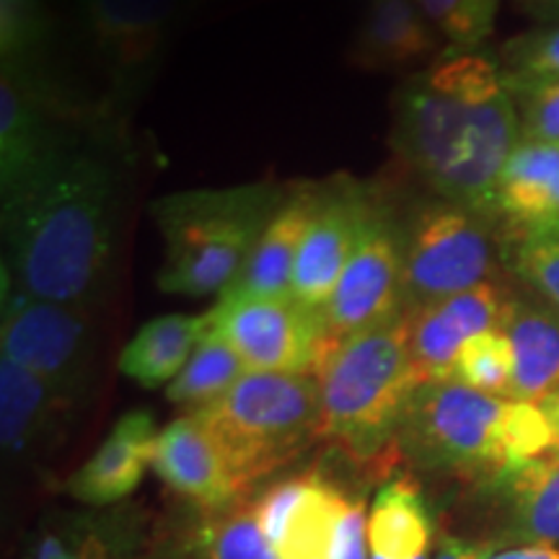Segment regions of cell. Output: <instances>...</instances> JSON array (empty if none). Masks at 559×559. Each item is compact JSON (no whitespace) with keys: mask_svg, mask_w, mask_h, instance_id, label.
I'll return each instance as SVG.
<instances>
[{"mask_svg":"<svg viewBox=\"0 0 559 559\" xmlns=\"http://www.w3.org/2000/svg\"><path fill=\"white\" fill-rule=\"evenodd\" d=\"M319 187L304 185L285 194L280 207L272 213L267 226L243 262L239 277L226 293L234 296H260V298H288L293 296V275L304 247L306 230L311 226L317 210ZM223 293V296H226ZM221 298V296H218Z\"/></svg>","mask_w":559,"mask_h":559,"instance_id":"obj_17","label":"cell"},{"mask_svg":"<svg viewBox=\"0 0 559 559\" xmlns=\"http://www.w3.org/2000/svg\"><path fill=\"white\" fill-rule=\"evenodd\" d=\"M485 559H559V549L544 547V544H523V547L495 551V555H487Z\"/></svg>","mask_w":559,"mask_h":559,"instance_id":"obj_37","label":"cell"},{"mask_svg":"<svg viewBox=\"0 0 559 559\" xmlns=\"http://www.w3.org/2000/svg\"><path fill=\"white\" fill-rule=\"evenodd\" d=\"M207 330L221 334L249 370L317 373L324 358L321 313L296 298L226 296L207 311Z\"/></svg>","mask_w":559,"mask_h":559,"instance_id":"obj_9","label":"cell"},{"mask_svg":"<svg viewBox=\"0 0 559 559\" xmlns=\"http://www.w3.org/2000/svg\"><path fill=\"white\" fill-rule=\"evenodd\" d=\"M349 506L353 500L337 485L309 474L272 485L254 513L277 559H332Z\"/></svg>","mask_w":559,"mask_h":559,"instance_id":"obj_13","label":"cell"},{"mask_svg":"<svg viewBox=\"0 0 559 559\" xmlns=\"http://www.w3.org/2000/svg\"><path fill=\"white\" fill-rule=\"evenodd\" d=\"M215 440L241 492L296 461L321 438L313 373L247 370L218 402L190 412Z\"/></svg>","mask_w":559,"mask_h":559,"instance_id":"obj_6","label":"cell"},{"mask_svg":"<svg viewBox=\"0 0 559 559\" xmlns=\"http://www.w3.org/2000/svg\"><path fill=\"white\" fill-rule=\"evenodd\" d=\"M143 531L130 508L50 513L26 539L21 559H138Z\"/></svg>","mask_w":559,"mask_h":559,"instance_id":"obj_18","label":"cell"},{"mask_svg":"<svg viewBox=\"0 0 559 559\" xmlns=\"http://www.w3.org/2000/svg\"><path fill=\"white\" fill-rule=\"evenodd\" d=\"M321 438L355 461L396 443L404 412L423 386L409 358V311L342 340L317 368Z\"/></svg>","mask_w":559,"mask_h":559,"instance_id":"obj_4","label":"cell"},{"mask_svg":"<svg viewBox=\"0 0 559 559\" xmlns=\"http://www.w3.org/2000/svg\"><path fill=\"white\" fill-rule=\"evenodd\" d=\"M500 66L510 79H559V24L506 41Z\"/></svg>","mask_w":559,"mask_h":559,"instance_id":"obj_34","label":"cell"},{"mask_svg":"<svg viewBox=\"0 0 559 559\" xmlns=\"http://www.w3.org/2000/svg\"><path fill=\"white\" fill-rule=\"evenodd\" d=\"M205 515L194 534L198 559H277L262 534L254 508L234 506Z\"/></svg>","mask_w":559,"mask_h":559,"instance_id":"obj_30","label":"cell"},{"mask_svg":"<svg viewBox=\"0 0 559 559\" xmlns=\"http://www.w3.org/2000/svg\"><path fill=\"white\" fill-rule=\"evenodd\" d=\"M370 559H379V557H373V555H370ZM430 559V557H428Z\"/></svg>","mask_w":559,"mask_h":559,"instance_id":"obj_40","label":"cell"},{"mask_svg":"<svg viewBox=\"0 0 559 559\" xmlns=\"http://www.w3.org/2000/svg\"><path fill=\"white\" fill-rule=\"evenodd\" d=\"M508 300L506 285L485 283L409 309V358L419 383L451 381L461 347L481 332L502 330Z\"/></svg>","mask_w":559,"mask_h":559,"instance_id":"obj_14","label":"cell"},{"mask_svg":"<svg viewBox=\"0 0 559 559\" xmlns=\"http://www.w3.org/2000/svg\"><path fill=\"white\" fill-rule=\"evenodd\" d=\"M0 73V198H9L39 169L62 135L47 117L34 75Z\"/></svg>","mask_w":559,"mask_h":559,"instance_id":"obj_19","label":"cell"},{"mask_svg":"<svg viewBox=\"0 0 559 559\" xmlns=\"http://www.w3.org/2000/svg\"><path fill=\"white\" fill-rule=\"evenodd\" d=\"M207 332L205 313H164L145 321L122 347L120 370L143 389L171 383Z\"/></svg>","mask_w":559,"mask_h":559,"instance_id":"obj_23","label":"cell"},{"mask_svg":"<svg viewBox=\"0 0 559 559\" xmlns=\"http://www.w3.org/2000/svg\"><path fill=\"white\" fill-rule=\"evenodd\" d=\"M555 218H559V145L521 140L500 177L498 223L523 226Z\"/></svg>","mask_w":559,"mask_h":559,"instance_id":"obj_24","label":"cell"},{"mask_svg":"<svg viewBox=\"0 0 559 559\" xmlns=\"http://www.w3.org/2000/svg\"><path fill=\"white\" fill-rule=\"evenodd\" d=\"M542 409L547 412L549 423H551V430H555V438H557V451L559 453V389L555 391V394H549L547 400L542 402Z\"/></svg>","mask_w":559,"mask_h":559,"instance_id":"obj_38","label":"cell"},{"mask_svg":"<svg viewBox=\"0 0 559 559\" xmlns=\"http://www.w3.org/2000/svg\"><path fill=\"white\" fill-rule=\"evenodd\" d=\"M396 443L423 469L492 481L557 451L542 404L489 396L456 381L423 383L415 391Z\"/></svg>","mask_w":559,"mask_h":559,"instance_id":"obj_3","label":"cell"},{"mask_svg":"<svg viewBox=\"0 0 559 559\" xmlns=\"http://www.w3.org/2000/svg\"><path fill=\"white\" fill-rule=\"evenodd\" d=\"M0 304V355L75 400L94 362L86 306L32 296L5 270Z\"/></svg>","mask_w":559,"mask_h":559,"instance_id":"obj_8","label":"cell"},{"mask_svg":"<svg viewBox=\"0 0 559 559\" xmlns=\"http://www.w3.org/2000/svg\"><path fill=\"white\" fill-rule=\"evenodd\" d=\"M500 226L502 262L510 275L559 311V218Z\"/></svg>","mask_w":559,"mask_h":559,"instance_id":"obj_27","label":"cell"},{"mask_svg":"<svg viewBox=\"0 0 559 559\" xmlns=\"http://www.w3.org/2000/svg\"><path fill=\"white\" fill-rule=\"evenodd\" d=\"M94 50L124 88L151 73L187 0H75Z\"/></svg>","mask_w":559,"mask_h":559,"instance_id":"obj_12","label":"cell"},{"mask_svg":"<svg viewBox=\"0 0 559 559\" xmlns=\"http://www.w3.org/2000/svg\"><path fill=\"white\" fill-rule=\"evenodd\" d=\"M70 407L73 396L0 355V440L9 456L32 459L50 449Z\"/></svg>","mask_w":559,"mask_h":559,"instance_id":"obj_20","label":"cell"},{"mask_svg":"<svg viewBox=\"0 0 559 559\" xmlns=\"http://www.w3.org/2000/svg\"><path fill=\"white\" fill-rule=\"evenodd\" d=\"M151 469L202 513L239 506L243 495L221 449L194 415L177 417L158 432Z\"/></svg>","mask_w":559,"mask_h":559,"instance_id":"obj_15","label":"cell"},{"mask_svg":"<svg viewBox=\"0 0 559 559\" xmlns=\"http://www.w3.org/2000/svg\"><path fill=\"white\" fill-rule=\"evenodd\" d=\"M247 370L239 353L221 334L207 330L181 373L166 386V400L187 412H198L218 402Z\"/></svg>","mask_w":559,"mask_h":559,"instance_id":"obj_28","label":"cell"},{"mask_svg":"<svg viewBox=\"0 0 559 559\" xmlns=\"http://www.w3.org/2000/svg\"><path fill=\"white\" fill-rule=\"evenodd\" d=\"M451 50H479L495 29L500 0H415Z\"/></svg>","mask_w":559,"mask_h":559,"instance_id":"obj_32","label":"cell"},{"mask_svg":"<svg viewBox=\"0 0 559 559\" xmlns=\"http://www.w3.org/2000/svg\"><path fill=\"white\" fill-rule=\"evenodd\" d=\"M156 419L151 412L135 409L122 415L99 449L68 479V495L88 508H111L140 487L153 466Z\"/></svg>","mask_w":559,"mask_h":559,"instance_id":"obj_16","label":"cell"},{"mask_svg":"<svg viewBox=\"0 0 559 559\" xmlns=\"http://www.w3.org/2000/svg\"><path fill=\"white\" fill-rule=\"evenodd\" d=\"M373 205L376 200L349 179L319 187L317 210L293 275V298L306 309L321 313L332 298L342 272L358 249Z\"/></svg>","mask_w":559,"mask_h":559,"instance_id":"obj_11","label":"cell"},{"mask_svg":"<svg viewBox=\"0 0 559 559\" xmlns=\"http://www.w3.org/2000/svg\"><path fill=\"white\" fill-rule=\"evenodd\" d=\"M368 519L362 502L353 500L340 523L332 559H370L368 555Z\"/></svg>","mask_w":559,"mask_h":559,"instance_id":"obj_35","label":"cell"},{"mask_svg":"<svg viewBox=\"0 0 559 559\" xmlns=\"http://www.w3.org/2000/svg\"><path fill=\"white\" fill-rule=\"evenodd\" d=\"M50 34L45 0H0V70L34 75Z\"/></svg>","mask_w":559,"mask_h":559,"instance_id":"obj_29","label":"cell"},{"mask_svg":"<svg viewBox=\"0 0 559 559\" xmlns=\"http://www.w3.org/2000/svg\"><path fill=\"white\" fill-rule=\"evenodd\" d=\"M534 3L542 5V9H547V11L559 13V0H534Z\"/></svg>","mask_w":559,"mask_h":559,"instance_id":"obj_39","label":"cell"},{"mask_svg":"<svg viewBox=\"0 0 559 559\" xmlns=\"http://www.w3.org/2000/svg\"><path fill=\"white\" fill-rule=\"evenodd\" d=\"M432 519L423 489L409 477L386 481L368 513L370 555L379 559H428Z\"/></svg>","mask_w":559,"mask_h":559,"instance_id":"obj_25","label":"cell"},{"mask_svg":"<svg viewBox=\"0 0 559 559\" xmlns=\"http://www.w3.org/2000/svg\"><path fill=\"white\" fill-rule=\"evenodd\" d=\"M506 79L519 109L523 140L559 145V79Z\"/></svg>","mask_w":559,"mask_h":559,"instance_id":"obj_33","label":"cell"},{"mask_svg":"<svg viewBox=\"0 0 559 559\" xmlns=\"http://www.w3.org/2000/svg\"><path fill=\"white\" fill-rule=\"evenodd\" d=\"M440 39L415 0H370L349 60L366 70H402L436 58Z\"/></svg>","mask_w":559,"mask_h":559,"instance_id":"obj_22","label":"cell"},{"mask_svg":"<svg viewBox=\"0 0 559 559\" xmlns=\"http://www.w3.org/2000/svg\"><path fill=\"white\" fill-rule=\"evenodd\" d=\"M492 218L436 200L417 207L404 236V309L500 283L502 243Z\"/></svg>","mask_w":559,"mask_h":559,"instance_id":"obj_7","label":"cell"},{"mask_svg":"<svg viewBox=\"0 0 559 559\" xmlns=\"http://www.w3.org/2000/svg\"><path fill=\"white\" fill-rule=\"evenodd\" d=\"M498 485L508 498L510 536L559 549V453L531 461Z\"/></svg>","mask_w":559,"mask_h":559,"instance_id":"obj_26","label":"cell"},{"mask_svg":"<svg viewBox=\"0 0 559 559\" xmlns=\"http://www.w3.org/2000/svg\"><path fill=\"white\" fill-rule=\"evenodd\" d=\"M404 311V236L381 202L370 210L353 260L321 309L326 347L366 332Z\"/></svg>","mask_w":559,"mask_h":559,"instance_id":"obj_10","label":"cell"},{"mask_svg":"<svg viewBox=\"0 0 559 559\" xmlns=\"http://www.w3.org/2000/svg\"><path fill=\"white\" fill-rule=\"evenodd\" d=\"M513 347L502 330L481 332L461 347L456 362H453L451 381L469 386L489 396H513Z\"/></svg>","mask_w":559,"mask_h":559,"instance_id":"obj_31","label":"cell"},{"mask_svg":"<svg viewBox=\"0 0 559 559\" xmlns=\"http://www.w3.org/2000/svg\"><path fill=\"white\" fill-rule=\"evenodd\" d=\"M120 207L115 158L62 135L39 169L3 198V270L32 296L86 306L107 280Z\"/></svg>","mask_w":559,"mask_h":559,"instance_id":"obj_2","label":"cell"},{"mask_svg":"<svg viewBox=\"0 0 559 559\" xmlns=\"http://www.w3.org/2000/svg\"><path fill=\"white\" fill-rule=\"evenodd\" d=\"M485 549L474 547L469 542L453 539V536H443L440 547L432 559H485Z\"/></svg>","mask_w":559,"mask_h":559,"instance_id":"obj_36","label":"cell"},{"mask_svg":"<svg viewBox=\"0 0 559 559\" xmlns=\"http://www.w3.org/2000/svg\"><path fill=\"white\" fill-rule=\"evenodd\" d=\"M502 332L515 360L510 400L542 404L559 389V311L534 293L510 290Z\"/></svg>","mask_w":559,"mask_h":559,"instance_id":"obj_21","label":"cell"},{"mask_svg":"<svg viewBox=\"0 0 559 559\" xmlns=\"http://www.w3.org/2000/svg\"><path fill=\"white\" fill-rule=\"evenodd\" d=\"M391 148L438 200L498 221V187L521 145V120L500 60L451 50L402 83Z\"/></svg>","mask_w":559,"mask_h":559,"instance_id":"obj_1","label":"cell"},{"mask_svg":"<svg viewBox=\"0 0 559 559\" xmlns=\"http://www.w3.org/2000/svg\"><path fill=\"white\" fill-rule=\"evenodd\" d=\"M275 185L185 190L153 202L164 239L158 288L171 296H223L285 200Z\"/></svg>","mask_w":559,"mask_h":559,"instance_id":"obj_5","label":"cell"}]
</instances>
